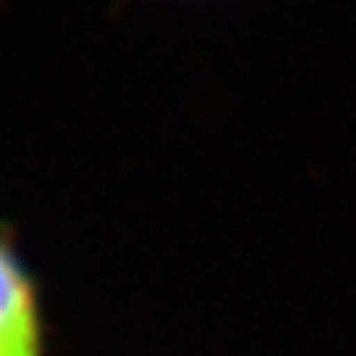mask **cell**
I'll return each instance as SVG.
<instances>
[{"mask_svg": "<svg viewBox=\"0 0 356 356\" xmlns=\"http://www.w3.org/2000/svg\"><path fill=\"white\" fill-rule=\"evenodd\" d=\"M0 356H38V322L29 282L0 243Z\"/></svg>", "mask_w": 356, "mask_h": 356, "instance_id": "cell-1", "label": "cell"}]
</instances>
